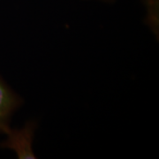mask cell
Instances as JSON below:
<instances>
[{
    "label": "cell",
    "mask_w": 159,
    "mask_h": 159,
    "mask_svg": "<svg viewBox=\"0 0 159 159\" xmlns=\"http://www.w3.org/2000/svg\"><path fill=\"white\" fill-rule=\"evenodd\" d=\"M21 98L0 77V134H4L11 125V119L20 107Z\"/></svg>",
    "instance_id": "obj_2"
},
{
    "label": "cell",
    "mask_w": 159,
    "mask_h": 159,
    "mask_svg": "<svg viewBox=\"0 0 159 159\" xmlns=\"http://www.w3.org/2000/svg\"><path fill=\"white\" fill-rule=\"evenodd\" d=\"M34 132L35 125L33 122H29L20 128H11L10 126L4 133L6 137L1 143V147L12 150L18 158H36L32 147Z\"/></svg>",
    "instance_id": "obj_1"
}]
</instances>
